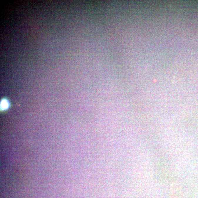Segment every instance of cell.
Returning <instances> with one entry per match:
<instances>
[{"instance_id": "cell-1", "label": "cell", "mask_w": 198, "mask_h": 198, "mask_svg": "<svg viewBox=\"0 0 198 198\" xmlns=\"http://www.w3.org/2000/svg\"><path fill=\"white\" fill-rule=\"evenodd\" d=\"M9 106L8 100L6 99H4L1 102V110H5L8 108Z\"/></svg>"}]
</instances>
